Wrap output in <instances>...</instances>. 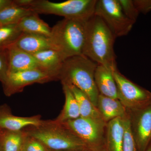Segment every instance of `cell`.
I'll use <instances>...</instances> for the list:
<instances>
[{
  "label": "cell",
  "mask_w": 151,
  "mask_h": 151,
  "mask_svg": "<svg viewBox=\"0 0 151 151\" xmlns=\"http://www.w3.org/2000/svg\"><path fill=\"white\" fill-rule=\"evenodd\" d=\"M116 38L103 20L94 15L86 22L83 55L98 65L116 69Z\"/></svg>",
  "instance_id": "1"
},
{
  "label": "cell",
  "mask_w": 151,
  "mask_h": 151,
  "mask_svg": "<svg viewBox=\"0 0 151 151\" xmlns=\"http://www.w3.org/2000/svg\"><path fill=\"white\" fill-rule=\"evenodd\" d=\"M97 65L84 55L72 57L64 60L58 78L62 84H70L80 89L96 107L100 94L94 80Z\"/></svg>",
  "instance_id": "2"
},
{
  "label": "cell",
  "mask_w": 151,
  "mask_h": 151,
  "mask_svg": "<svg viewBox=\"0 0 151 151\" xmlns=\"http://www.w3.org/2000/svg\"><path fill=\"white\" fill-rule=\"evenodd\" d=\"M86 22L64 19L52 28V40L65 60L83 55Z\"/></svg>",
  "instance_id": "3"
},
{
  "label": "cell",
  "mask_w": 151,
  "mask_h": 151,
  "mask_svg": "<svg viewBox=\"0 0 151 151\" xmlns=\"http://www.w3.org/2000/svg\"><path fill=\"white\" fill-rule=\"evenodd\" d=\"M27 135L42 143L49 150L56 151H87L86 145L62 124L44 123Z\"/></svg>",
  "instance_id": "4"
},
{
  "label": "cell",
  "mask_w": 151,
  "mask_h": 151,
  "mask_svg": "<svg viewBox=\"0 0 151 151\" xmlns=\"http://www.w3.org/2000/svg\"><path fill=\"white\" fill-rule=\"evenodd\" d=\"M97 0H68L54 2L47 0H34L29 8L38 14H53L87 22L94 15Z\"/></svg>",
  "instance_id": "5"
},
{
  "label": "cell",
  "mask_w": 151,
  "mask_h": 151,
  "mask_svg": "<svg viewBox=\"0 0 151 151\" xmlns=\"http://www.w3.org/2000/svg\"><path fill=\"white\" fill-rule=\"evenodd\" d=\"M60 124L78 137L89 150L105 147L107 123L104 121L80 117Z\"/></svg>",
  "instance_id": "6"
},
{
  "label": "cell",
  "mask_w": 151,
  "mask_h": 151,
  "mask_svg": "<svg viewBox=\"0 0 151 151\" xmlns=\"http://www.w3.org/2000/svg\"><path fill=\"white\" fill-rule=\"evenodd\" d=\"M94 15L103 20L116 38L127 35L135 23L124 13L119 0H97Z\"/></svg>",
  "instance_id": "7"
},
{
  "label": "cell",
  "mask_w": 151,
  "mask_h": 151,
  "mask_svg": "<svg viewBox=\"0 0 151 151\" xmlns=\"http://www.w3.org/2000/svg\"><path fill=\"white\" fill-rule=\"evenodd\" d=\"M118 89V99L127 110L142 107L151 102V92L132 82L120 73L113 70Z\"/></svg>",
  "instance_id": "8"
},
{
  "label": "cell",
  "mask_w": 151,
  "mask_h": 151,
  "mask_svg": "<svg viewBox=\"0 0 151 151\" xmlns=\"http://www.w3.org/2000/svg\"><path fill=\"white\" fill-rule=\"evenodd\" d=\"M127 111L130 129L138 150L145 151L151 141V102Z\"/></svg>",
  "instance_id": "9"
},
{
  "label": "cell",
  "mask_w": 151,
  "mask_h": 151,
  "mask_svg": "<svg viewBox=\"0 0 151 151\" xmlns=\"http://www.w3.org/2000/svg\"><path fill=\"white\" fill-rule=\"evenodd\" d=\"M57 79L56 76L40 69L8 73L2 83L4 92L10 96L21 92L25 86L34 83H43Z\"/></svg>",
  "instance_id": "10"
},
{
  "label": "cell",
  "mask_w": 151,
  "mask_h": 151,
  "mask_svg": "<svg viewBox=\"0 0 151 151\" xmlns=\"http://www.w3.org/2000/svg\"><path fill=\"white\" fill-rule=\"evenodd\" d=\"M44 122L37 117H21L14 116L6 106H0V129L9 131H20L29 126L37 127Z\"/></svg>",
  "instance_id": "11"
},
{
  "label": "cell",
  "mask_w": 151,
  "mask_h": 151,
  "mask_svg": "<svg viewBox=\"0 0 151 151\" xmlns=\"http://www.w3.org/2000/svg\"><path fill=\"white\" fill-rule=\"evenodd\" d=\"M14 45L32 55L50 49L57 50L51 37L27 33L22 32Z\"/></svg>",
  "instance_id": "12"
},
{
  "label": "cell",
  "mask_w": 151,
  "mask_h": 151,
  "mask_svg": "<svg viewBox=\"0 0 151 151\" xmlns=\"http://www.w3.org/2000/svg\"><path fill=\"white\" fill-rule=\"evenodd\" d=\"M8 73L40 69L37 61L32 55L23 51L14 44L8 47Z\"/></svg>",
  "instance_id": "13"
},
{
  "label": "cell",
  "mask_w": 151,
  "mask_h": 151,
  "mask_svg": "<svg viewBox=\"0 0 151 151\" xmlns=\"http://www.w3.org/2000/svg\"><path fill=\"white\" fill-rule=\"evenodd\" d=\"M115 69L97 64L94 73V80L100 94L118 99V89L113 75Z\"/></svg>",
  "instance_id": "14"
},
{
  "label": "cell",
  "mask_w": 151,
  "mask_h": 151,
  "mask_svg": "<svg viewBox=\"0 0 151 151\" xmlns=\"http://www.w3.org/2000/svg\"><path fill=\"white\" fill-rule=\"evenodd\" d=\"M96 107L102 119L107 123L116 118L125 119L128 117L127 108L118 99L100 94Z\"/></svg>",
  "instance_id": "15"
},
{
  "label": "cell",
  "mask_w": 151,
  "mask_h": 151,
  "mask_svg": "<svg viewBox=\"0 0 151 151\" xmlns=\"http://www.w3.org/2000/svg\"><path fill=\"white\" fill-rule=\"evenodd\" d=\"M125 125L124 119L116 118L107 123L105 137L107 151H123Z\"/></svg>",
  "instance_id": "16"
},
{
  "label": "cell",
  "mask_w": 151,
  "mask_h": 151,
  "mask_svg": "<svg viewBox=\"0 0 151 151\" xmlns=\"http://www.w3.org/2000/svg\"><path fill=\"white\" fill-rule=\"evenodd\" d=\"M40 68L58 78V73L65 60L62 55L55 49L46 50L32 55Z\"/></svg>",
  "instance_id": "17"
},
{
  "label": "cell",
  "mask_w": 151,
  "mask_h": 151,
  "mask_svg": "<svg viewBox=\"0 0 151 151\" xmlns=\"http://www.w3.org/2000/svg\"><path fill=\"white\" fill-rule=\"evenodd\" d=\"M38 15L34 12L25 17L18 24L19 27L23 33L50 37L52 28L41 19Z\"/></svg>",
  "instance_id": "18"
},
{
  "label": "cell",
  "mask_w": 151,
  "mask_h": 151,
  "mask_svg": "<svg viewBox=\"0 0 151 151\" xmlns=\"http://www.w3.org/2000/svg\"><path fill=\"white\" fill-rule=\"evenodd\" d=\"M66 84L70 88L77 100L81 117L104 121L100 116L97 107L93 104L85 93L73 85Z\"/></svg>",
  "instance_id": "19"
},
{
  "label": "cell",
  "mask_w": 151,
  "mask_h": 151,
  "mask_svg": "<svg viewBox=\"0 0 151 151\" xmlns=\"http://www.w3.org/2000/svg\"><path fill=\"white\" fill-rule=\"evenodd\" d=\"M62 85L65 102L63 109L56 121L58 123H64L81 117L78 104L73 93L67 84Z\"/></svg>",
  "instance_id": "20"
},
{
  "label": "cell",
  "mask_w": 151,
  "mask_h": 151,
  "mask_svg": "<svg viewBox=\"0 0 151 151\" xmlns=\"http://www.w3.org/2000/svg\"><path fill=\"white\" fill-rule=\"evenodd\" d=\"M27 135L21 131L3 130L0 135L1 151H19L23 147Z\"/></svg>",
  "instance_id": "21"
},
{
  "label": "cell",
  "mask_w": 151,
  "mask_h": 151,
  "mask_svg": "<svg viewBox=\"0 0 151 151\" xmlns=\"http://www.w3.org/2000/svg\"><path fill=\"white\" fill-rule=\"evenodd\" d=\"M33 12L30 9L13 5L0 12V23L2 25L18 24L22 19Z\"/></svg>",
  "instance_id": "22"
},
{
  "label": "cell",
  "mask_w": 151,
  "mask_h": 151,
  "mask_svg": "<svg viewBox=\"0 0 151 151\" xmlns=\"http://www.w3.org/2000/svg\"><path fill=\"white\" fill-rule=\"evenodd\" d=\"M22 33L18 24L2 25L0 27V49L14 44Z\"/></svg>",
  "instance_id": "23"
},
{
  "label": "cell",
  "mask_w": 151,
  "mask_h": 151,
  "mask_svg": "<svg viewBox=\"0 0 151 151\" xmlns=\"http://www.w3.org/2000/svg\"><path fill=\"white\" fill-rule=\"evenodd\" d=\"M124 119L125 132L123 151H139L130 129L129 122L128 117Z\"/></svg>",
  "instance_id": "24"
},
{
  "label": "cell",
  "mask_w": 151,
  "mask_h": 151,
  "mask_svg": "<svg viewBox=\"0 0 151 151\" xmlns=\"http://www.w3.org/2000/svg\"><path fill=\"white\" fill-rule=\"evenodd\" d=\"M119 2L122 10L126 16L134 23H135L139 13L136 8L133 1L119 0Z\"/></svg>",
  "instance_id": "25"
},
{
  "label": "cell",
  "mask_w": 151,
  "mask_h": 151,
  "mask_svg": "<svg viewBox=\"0 0 151 151\" xmlns=\"http://www.w3.org/2000/svg\"><path fill=\"white\" fill-rule=\"evenodd\" d=\"M9 52L8 47L0 49V81L3 83L9 72Z\"/></svg>",
  "instance_id": "26"
},
{
  "label": "cell",
  "mask_w": 151,
  "mask_h": 151,
  "mask_svg": "<svg viewBox=\"0 0 151 151\" xmlns=\"http://www.w3.org/2000/svg\"><path fill=\"white\" fill-rule=\"evenodd\" d=\"M23 148L25 151H48V149L42 143L27 134Z\"/></svg>",
  "instance_id": "27"
},
{
  "label": "cell",
  "mask_w": 151,
  "mask_h": 151,
  "mask_svg": "<svg viewBox=\"0 0 151 151\" xmlns=\"http://www.w3.org/2000/svg\"><path fill=\"white\" fill-rule=\"evenodd\" d=\"M133 1L139 13L146 14L151 12V0H134Z\"/></svg>",
  "instance_id": "28"
},
{
  "label": "cell",
  "mask_w": 151,
  "mask_h": 151,
  "mask_svg": "<svg viewBox=\"0 0 151 151\" xmlns=\"http://www.w3.org/2000/svg\"><path fill=\"white\" fill-rule=\"evenodd\" d=\"M34 0H14V5L17 6L29 8L33 2Z\"/></svg>",
  "instance_id": "29"
},
{
  "label": "cell",
  "mask_w": 151,
  "mask_h": 151,
  "mask_svg": "<svg viewBox=\"0 0 151 151\" xmlns=\"http://www.w3.org/2000/svg\"><path fill=\"white\" fill-rule=\"evenodd\" d=\"M13 5V1L12 0H0V12Z\"/></svg>",
  "instance_id": "30"
},
{
  "label": "cell",
  "mask_w": 151,
  "mask_h": 151,
  "mask_svg": "<svg viewBox=\"0 0 151 151\" xmlns=\"http://www.w3.org/2000/svg\"><path fill=\"white\" fill-rule=\"evenodd\" d=\"M87 151H107L105 147L100 148L93 149V150H88Z\"/></svg>",
  "instance_id": "31"
},
{
  "label": "cell",
  "mask_w": 151,
  "mask_h": 151,
  "mask_svg": "<svg viewBox=\"0 0 151 151\" xmlns=\"http://www.w3.org/2000/svg\"><path fill=\"white\" fill-rule=\"evenodd\" d=\"M145 151H151V141L148 146L147 147Z\"/></svg>",
  "instance_id": "32"
},
{
  "label": "cell",
  "mask_w": 151,
  "mask_h": 151,
  "mask_svg": "<svg viewBox=\"0 0 151 151\" xmlns=\"http://www.w3.org/2000/svg\"><path fill=\"white\" fill-rule=\"evenodd\" d=\"M3 131V130H1L0 129V135H1V134L2 133Z\"/></svg>",
  "instance_id": "33"
},
{
  "label": "cell",
  "mask_w": 151,
  "mask_h": 151,
  "mask_svg": "<svg viewBox=\"0 0 151 151\" xmlns=\"http://www.w3.org/2000/svg\"><path fill=\"white\" fill-rule=\"evenodd\" d=\"M19 151H25L23 147L22 148L21 150Z\"/></svg>",
  "instance_id": "34"
},
{
  "label": "cell",
  "mask_w": 151,
  "mask_h": 151,
  "mask_svg": "<svg viewBox=\"0 0 151 151\" xmlns=\"http://www.w3.org/2000/svg\"><path fill=\"white\" fill-rule=\"evenodd\" d=\"M48 151H52V150H48Z\"/></svg>",
  "instance_id": "35"
},
{
  "label": "cell",
  "mask_w": 151,
  "mask_h": 151,
  "mask_svg": "<svg viewBox=\"0 0 151 151\" xmlns=\"http://www.w3.org/2000/svg\"><path fill=\"white\" fill-rule=\"evenodd\" d=\"M0 151H1V145H0Z\"/></svg>",
  "instance_id": "36"
},
{
  "label": "cell",
  "mask_w": 151,
  "mask_h": 151,
  "mask_svg": "<svg viewBox=\"0 0 151 151\" xmlns=\"http://www.w3.org/2000/svg\"><path fill=\"white\" fill-rule=\"evenodd\" d=\"M2 25L1 24V23H0V27H1V26Z\"/></svg>",
  "instance_id": "37"
}]
</instances>
